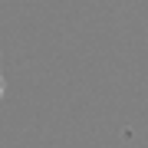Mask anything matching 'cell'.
Here are the masks:
<instances>
[{
  "label": "cell",
  "instance_id": "obj_1",
  "mask_svg": "<svg viewBox=\"0 0 148 148\" xmlns=\"http://www.w3.org/2000/svg\"><path fill=\"white\" fill-rule=\"evenodd\" d=\"M0 99H3V76H0Z\"/></svg>",
  "mask_w": 148,
  "mask_h": 148
}]
</instances>
